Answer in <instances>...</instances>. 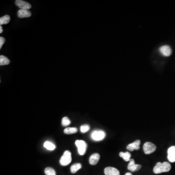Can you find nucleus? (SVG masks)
I'll return each mask as SVG.
<instances>
[{"instance_id":"f257e3e1","label":"nucleus","mask_w":175,"mask_h":175,"mask_svg":"<svg viewBox=\"0 0 175 175\" xmlns=\"http://www.w3.org/2000/svg\"><path fill=\"white\" fill-rule=\"evenodd\" d=\"M171 168V164L168 162L165 161L163 163L158 162L153 168V172L155 174H160L161 173L169 172Z\"/></svg>"},{"instance_id":"f03ea898","label":"nucleus","mask_w":175,"mask_h":175,"mask_svg":"<svg viewBox=\"0 0 175 175\" xmlns=\"http://www.w3.org/2000/svg\"><path fill=\"white\" fill-rule=\"evenodd\" d=\"M71 161V153L69 151H65L60 158L59 161L60 164L62 166H66L70 164Z\"/></svg>"},{"instance_id":"7ed1b4c3","label":"nucleus","mask_w":175,"mask_h":175,"mask_svg":"<svg viewBox=\"0 0 175 175\" xmlns=\"http://www.w3.org/2000/svg\"><path fill=\"white\" fill-rule=\"evenodd\" d=\"M75 144L78 149L79 154L81 156L85 154L87 148L86 142L83 140H77L75 141Z\"/></svg>"},{"instance_id":"20e7f679","label":"nucleus","mask_w":175,"mask_h":175,"mask_svg":"<svg viewBox=\"0 0 175 175\" xmlns=\"http://www.w3.org/2000/svg\"><path fill=\"white\" fill-rule=\"evenodd\" d=\"M106 134L105 131L98 130L93 131L91 134V138L95 141H100L104 140Z\"/></svg>"},{"instance_id":"39448f33","label":"nucleus","mask_w":175,"mask_h":175,"mask_svg":"<svg viewBox=\"0 0 175 175\" xmlns=\"http://www.w3.org/2000/svg\"><path fill=\"white\" fill-rule=\"evenodd\" d=\"M144 153L145 154H150L156 150V146L151 142H146L143 146Z\"/></svg>"},{"instance_id":"423d86ee","label":"nucleus","mask_w":175,"mask_h":175,"mask_svg":"<svg viewBox=\"0 0 175 175\" xmlns=\"http://www.w3.org/2000/svg\"><path fill=\"white\" fill-rule=\"evenodd\" d=\"M15 4L20 9L29 10L31 8V5L29 3L22 0H17L15 1Z\"/></svg>"},{"instance_id":"0eeeda50","label":"nucleus","mask_w":175,"mask_h":175,"mask_svg":"<svg viewBox=\"0 0 175 175\" xmlns=\"http://www.w3.org/2000/svg\"><path fill=\"white\" fill-rule=\"evenodd\" d=\"M159 51L164 56H169L172 54V49L169 45H164L159 48Z\"/></svg>"},{"instance_id":"6e6552de","label":"nucleus","mask_w":175,"mask_h":175,"mask_svg":"<svg viewBox=\"0 0 175 175\" xmlns=\"http://www.w3.org/2000/svg\"><path fill=\"white\" fill-rule=\"evenodd\" d=\"M142 166L140 164H136L133 159H130L129 163L127 166V169L131 172H134L139 170L141 169Z\"/></svg>"},{"instance_id":"1a4fd4ad","label":"nucleus","mask_w":175,"mask_h":175,"mask_svg":"<svg viewBox=\"0 0 175 175\" xmlns=\"http://www.w3.org/2000/svg\"><path fill=\"white\" fill-rule=\"evenodd\" d=\"M167 158L170 162H175V146H172L169 148L167 151Z\"/></svg>"},{"instance_id":"9d476101","label":"nucleus","mask_w":175,"mask_h":175,"mask_svg":"<svg viewBox=\"0 0 175 175\" xmlns=\"http://www.w3.org/2000/svg\"><path fill=\"white\" fill-rule=\"evenodd\" d=\"M140 145H141V141L139 140H137L135 141H134V142L129 144V145L127 146V148L128 150H129L130 151H133L134 150H138L140 148Z\"/></svg>"},{"instance_id":"9b49d317","label":"nucleus","mask_w":175,"mask_h":175,"mask_svg":"<svg viewBox=\"0 0 175 175\" xmlns=\"http://www.w3.org/2000/svg\"><path fill=\"white\" fill-rule=\"evenodd\" d=\"M105 175H120L119 170L112 167H107L104 169Z\"/></svg>"},{"instance_id":"f8f14e48","label":"nucleus","mask_w":175,"mask_h":175,"mask_svg":"<svg viewBox=\"0 0 175 175\" xmlns=\"http://www.w3.org/2000/svg\"><path fill=\"white\" fill-rule=\"evenodd\" d=\"M100 156L98 153H94L92 154L89 159V163L90 165L95 166L97 164L100 160Z\"/></svg>"},{"instance_id":"ddd939ff","label":"nucleus","mask_w":175,"mask_h":175,"mask_svg":"<svg viewBox=\"0 0 175 175\" xmlns=\"http://www.w3.org/2000/svg\"><path fill=\"white\" fill-rule=\"evenodd\" d=\"M17 15L19 18H28L31 16V12L29 10L20 9L18 11Z\"/></svg>"},{"instance_id":"4468645a","label":"nucleus","mask_w":175,"mask_h":175,"mask_svg":"<svg viewBox=\"0 0 175 175\" xmlns=\"http://www.w3.org/2000/svg\"><path fill=\"white\" fill-rule=\"evenodd\" d=\"M119 156L122 158L126 161H129L130 160L131 155L129 152H121L119 153Z\"/></svg>"},{"instance_id":"2eb2a0df","label":"nucleus","mask_w":175,"mask_h":175,"mask_svg":"<svg viewBox=\"0 0 175 175\" xmlns=\"http://www.w3.org/2000/svg\"><path fill=\"white\" fill-rule=\"evenodd\" d=\"M10 62V61L7 57L2 55L0 56V65H7L9 64Z\"/></svg>"},{"instance_id":"dca6fc26","label":"nucleus","mask_w":175,"mask_h":175,"mask_svg":"<svg viewBox=\"0 0 175 175\" xmlns=\"http://www.w3.org/2000/svg\"><path fill=\"white\" fill-rule=\"evenodd\" d=\"M44 147L49 150H54L56 148V145H55V144L49 141H46L44 142Z\"/></svg>"},{"instance_id":"f3484780","label":"nucleus","mask_w":175,"mask_h":175,"mask_svg":"<svg viewBox=\"0 0 175 175\" xmlns=\"http://www.w3.org/2000/svg\"><path fill=\"white\" fill-rule=\"evenodd\" d=\"M82 167V165L80 163H74L72 166L71 167V172L73 174L75 173L77 171L80 169Z\"/></svg>"},{"instance_id":"a211bd4d","label":"nucleus","mask_w":175,"mask_h":175,"mask_svg":"<svg viewBox=\"0 0 175 175\" xmlns=\"http://www.w3.org/2000/svg\"><path fill=\"white\" fill-rule=\"evenodd\" d=\"M10 21V17L8 15H6L0 18V25H6Z\"/></svg>"},{"instance_id":"6ab92c4d","label":"nucleus","mask_w":175,"mask_h":175,"mask_svg":"<svg viewBox=\"0 0 175 175\" xmlns=\"http://www.w3.org/2000/svg\"><path fill=\"white\" fill-rule=\"evenodd\" d=\"M77 131L76 127H67L64 130V132L66 134H72L77 133Z\"/></svg>"},{"instance_id":"aec40b11","label":"nucleus","mask_w":175,"mask_h":175,"mask_svg":"<svg viewBox=\"0 0 175 175\" xmlns=\"http://www.w3.org/2000/svg\"><path fill=\"white\" fill-rule=\"evenodd\" d=\"M46 175H56V172L55 170L51 167H47L44 170Z\"/></svg>"},{"instance_id":"412c9836","label":"nucleus","mask_w":175,"mask_h":175,"mask_svg":"<svg viewBox=\"0 0 175 175\" xmlns=\"http://www.w3.org/2000/svg\"><path fill=\"white\" fill-rule=\"evenodd\" d=\"M90 129V127L88 124H84L80 127V131L82 133L87 132Z\"/></svg>"},{"instance_id":"4be33fe9","label":"nucleus","mask_w":175,"mask_h":175,"mask_svg":"<svg viewBox=\"0 0 175 175\" xmlns=\"http://www.w3.org/2000/svg\"><path fill=\"white\" fill-rule=\"evenodd\" d=\"M71 123V121L67 117H65L63 118V119L62 120V125L63 127H66L70 124Z\"/></svg>"},{"instance_id":"5701e85b","label":"nucleus","mask_w":175,"mask_h":175,"mask_svg":"<svg viewBox=\"0 0 175 175\" xmlns=\"http://www.w3.org/2000/svg\"><path fill=\"white\" fill-rule=\"evenodd\" d=\"M5 42H6L5 38L2 37H0V49H1Z\"/></svg>"},{"instance_id":"b1692460","label":"nucleus","mask_w":175,"mask_h":175,"mask_svg":"<svg viewBox=\"0 0 175 175\" xmlns=\"http://www.w3.org/2000/svg\"><path fill=\"white\" fill-rule=\"evenodd\" d=\"M3 32V27H2V26H1H1H0V33H1H1H2V32Z\"/></svg>"},{"instance_id":"393cba45","label":"nucleus","mask_w":175,"mask_h":175,"mask_svg":"<svg viewBox=\"0 0 175 175\" xmlns=\"http://www.w3.org/2000/svg\"><path fill=\"white\" fill-rule=\"evenodd\" d=\"M124 175H132V174H131V173L127 172Z\"/></svg>"}]
</instances>
